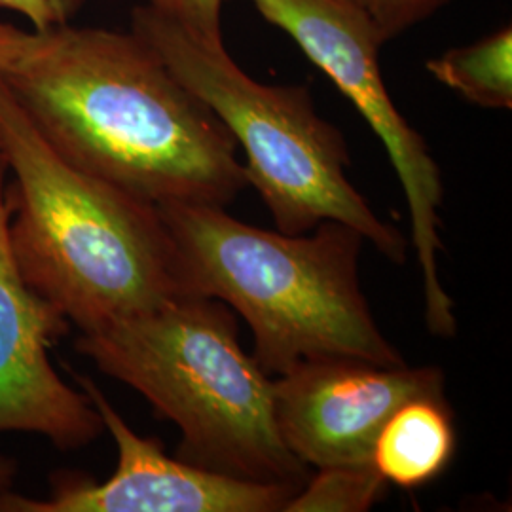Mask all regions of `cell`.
Here are the masks:
<instances>
[{"label":"cell","instance_id":"obj_3","mask_svg":"<svg viewBox=\"0 0 512 512\" xmlns=\"http://www.w3.org/2000/svg\"><path fill=\"white\" fill-rule=\"evenodd\" d=\"M0 148L12 256L71 325L90 332L181 296L158 207L65 162L2 78Z\"/></svg>","mask_w":512,"mask_h":512},{"label":"cell","instance_id":"obj_9","mask_svg":"<svg viewBox=\"0 0 512 512\" xmlns=\"http://www.w3.org/2000/svg\"><path fill=\"white\" fill-rule=\"evenodd\" d=\"M8 165L0 158V433L21 431L80 450L105 431L86 393L63 382L50 349L71 323L23 279L10 251Z\"/></svg>","mask_w":512,"mask_h":512},{"label":"cell","instance_id":"obj_5","mask_svg":"<svg viewBox=\"0 0 512 512\" xmlns=\"http://www.w3.org/2000/svg\"><path fill=\"white\" fill-rule=\"evenodd\" d=\"M131 31L200 97L245 150L247 186L268 205L283 234H306L325 220L348 224L395 264L406 262L403 234L370 209L346 175L348 145L321 118L306 86H268L243 73L222 44L190 37L141 4Z\"/></svg>","mask_w":512,"mask_h":512},{"label":"cell","instance_id":"obj_11","mask_svg":"<svg viewBox=\"0 0 512 512\" xmlns=\"http://www.w3.org/2000/svg\"><path fill=\"white\" fill-rule=\"evenodd\" d=\"M429 74L480 109H512V29H497L425 63Z\"/></svg>","mask_w":512,"mask_h":512},{"label":"cell","instance_id":"obj_7","mask_svg":"<svg viewBox=\"0 0 512 512\" xmlns=\"http://www.w3.org/2000/svg\"><path fill=\"white\" fill-rule=\"evenodd\" d=\"M74 382L99 412L118 448V467L105 482L61 471L46 499L12 490L0 497L2 512H281L300 488L211 473L165 456L162 442L137 435L90 378Z\"/></svg>","mask_w":512,"mask_h":512},{"label":"cell","instance_id":"obj_18","mask_svg":"<svg viewBox=\"0 0 512 512\" xmlns=\"http://www.w3.org/2000/svg\"><path fill=\"white\" fill-rule=\"evenodd\" d=\"M0 158H2V148H0Z\"/></svg>","mask_w":512,"mask_h":512},{"label":"cell","instance_id":"obj_6","mask_svg":"<svg viewBox=\"0 0 512 512\" xmlns=\"http://www.w3.org/2000/svg\"><path fill=\"white\" fill-rule=\"evenodd\" d=\"M256 12L298 44L315 67L361 112L382 141L410 209L412 243L423 275L425 323L439 338L458 330L454 302L440 281L439 209L442 175L425 139L412 128L385 88L380 71L384 40L344 0H249Z\"/></svg>","mask_w":512,"mask_h":512},{"label":"cell","instance_id":"obj_14","mask_svg":"<svg viewBox=\"0 0 512 512\" xmlns=\"http://www.w3.org/2000/svg\"><path fill=\"white\" fill-rule=\"evenodd\" d=\"M222 4L224 0H147L156 14L209 44H222Z\"/></svg>","mask_w":512,"mask_h":512},{"label":"cell","instance_id":"obj_13","mask_svg":"<svg viewBox=\"0 0 512 512\" xmlns=\"http://www.w3.org/2000/svg\"><path fill=\"white\" fill-rule=\"evenodd\" d=\"M365 16L385 44L433 18L452 0H344Z\"/></svg>","mask_w":512,"mask_h":512},{"label":"cell","instance_id":"obj_16","mask_svg":"<svg viewBox=\"0 0 512 512\" xmlns=\"http://www.w3.org/2000/svg\"><path fill=\"white\" fill-rule=\"evenodd\" d=\"M38 33L21 31L0 21V74L16 69L19 63L37 48Z\"/></svg>","mask_w":512,"mask_h":512},{"label":"cell","instance_id":"obj_17","mask_svg":"<svg viewBox=\"0 0 512 512\" xmlns=\"http://www.w3.org/2000/svg\"><path fill=\"white\" fill-rule=\"evenodd\" d=\"M16 476H18V461L8 456H0V497L12 492Z\"/></svg>","mask_w":512,"mask_h":512},{"label":"cell","instance_id":"obj_10","mask_svg":"<svg viewBox=\"0 0 512 512\" xmlns=\"http://www.w3.org/2000/svg\"><path fill=\"white\" fill-rule=\"evenodd\" d=\"M458 437L444 395H425L401 404L380 429L370 463L387 484L418 490L446 471Z\"/></svg>","mask_w":512,"mask_h":512},{"label":"cell","instance_id":"obj_1","mask_svg":"<svg viewBox=\"0 0 512 512\" xmlns=\"http://www.w3.org/2000/svg\"><path fill=\"white\" fill-rule=\"evenodd\" d=\"M0 78L65 162L143 202L226 207L247 186L230 131L133 31L59 25Z\"/></svg>","mask_w":512,"mask_h":512},{"label":"cell","instance_id":"obj_4","mask_svg":"<svg viewBox=\"0 0 512 512\" xmlns=\"http://www.w3.org/2000/svg\"><path fill=\"white\" fill-rule=\"evenodd\" d=\"M74 349L133 387L183 439L177 458L211 473L306 484L274 414V380L239 344L234 310L215 298L175 296L152 310L80 332Z\"/></svg>","mask_w":512,"mask_h":512},{"label":"cell","instance_id":"obj_8","mask_svg":"<svg viewBox=\"0 0 512 512\" xmlns=\"http://www.w3.org/2000/svg\"><path fill=\"white\" fill-rule=\"evenodd\" d=\"M425 395H444L437 366L315 359L274 380L275 423L289 452L308 467H372V448L387 418Z\"/></svg>","mask_w":512,"mask_h":512},{"label":"cell","instance_id":"obj_15","mask_svg":"<svg viewBox=\"0 0 512 512\" xmlns=\"http://www.w3.org/2000/svg\"><path fill=\"white\" fill-rule=\"evenodd\" d=\"M86 0H0L2 10L18 12L29 19L35 33H44L59 25L71 23Z\"/></svg>","mask_w":512,"mask_h":512},{"label":"cell","instance_id":"obj_12","mask_svg":"<svg viewBox=\"0 0 512 512\" xmlns=\"http://www.w3.org/2000/svg\"><path fill=\"white\" fill-rule=\"evenodd\" d=\"M387 482L374 467L319 469L289 499L285 511H368L384 497Z\"/></svg>","mask_w":512,"mask_h":512},{"label":"cell","instance_id":"obj_2","mask_svg":"<svg viewBox=\"0 0 512 512\" xmlns=\"http://www.w3.org/2000/svg\"><path fill=\"white\" fill-rule=\"evenodd\" d=\"M181 296L215 298L239 313L268 376L327 357L404 365L372 317L359 283L365 238L325 220L306 234L262 230L207 203L156 205Z\"/></svg>","mask_w":512,"mask_h":512}]
</instances>
